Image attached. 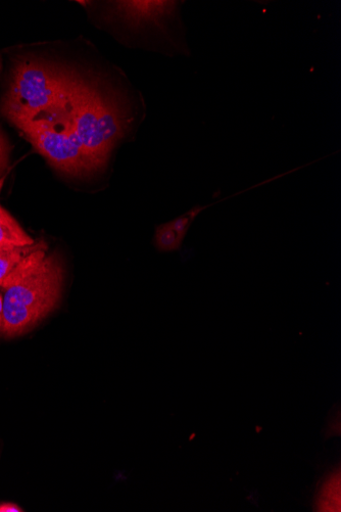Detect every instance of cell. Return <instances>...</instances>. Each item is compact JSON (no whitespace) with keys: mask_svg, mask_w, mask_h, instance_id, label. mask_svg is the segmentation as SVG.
<instances>
[{"mask_svg":"<svg viewBox=\"0 0 341 512\" xmlns=\"http://www.w3.org/2000/svg\"><path fill=\"white\" fill-rule=\"evenodd\" d=\"M16 127L56 169L73 176L99 170L84 150L67 110L54 119H37Z\"/></svg>","mask_w":341,"mask_h":512,"instance_id":"4","label":"cell"},{"mask_svg":"<svg viewBox=\"0 0 341 512\" xmlns=\"http://www.w3.org/2000/svg\"><path fill=\"white\" fill-rule=\"evenodd\" d=\"M10 153L11 149L7 138L0 130V177H2L10 166Z\"/></svg>","mask_w":341,"mask_h":512,"instance_id":"10","label":"cell"},{"mask_svg":"<svg viewBox=\"0 0 341 512\" xmlns=\"http://www.w3.org/2000/svg\"><path fill=\"white\" fill-rule=\"evenodd\" d=\"M24 511L19 505L11 502L0 503V512H22Z\"/></svg>","mask_w":341,"mask_h":512,"instance_id":"11","label":"cell"},{"mask_svg":"<svg viewBox=\"0 0 341 512\" xmlns=\"http://www.w3.org/2000/svg\"><path fill=\"white\" fill-rule=\"evenodd\" d=\"M64 267L54 253L4 291V322L0 336L14 339L30 332L59 305Z\"/></svg>","mask_w":341,"mask_h":512,"instance_id":"1","label":"cell"},{"mask_svg":"<svg viewBox=\"0 0 341 512\" xmlns=\"http://www.w3.org/2000/svg\"><path fill=\"white\" fill-rule=\"evenodd\" d=\"M34 243L19 222L0 206V246H30Z\"/></svg>","mask_w":341,"mask_h":512,"instance_id":"7","label":"cell"},{"mask_svg":"<svg viewBox=\"0 0 341 512\" xmlns=\"http://www.w3.org/2000/svg\"><path fill=\"white\" fill-rule=\"evenodd\" d=\"M204 207H194L189 212L177 217L169 222L172 228L177 232V235L184 240L189 227L194 219L204 210Z\"/></svg>","mask_w":341,"mask_h":512,"instance_id":"9","label":"cell"},{"mask_svg":"<svg viewBox=\"0 0 341 512\" xmlns=\"http://www.w3.org/2000/svg\"><path fill=\"white\" fill-rule=\"evenodd\" d=\"M43 242L30 246H0V289L5 291L47 255Z\"/></svg>","mask_w":341,"mask_h":512,"instance_id":"5","label":"cell"},{"mask_svg":"<svg viewBox=\"0 0 341 512\" xmlns=\"http://www.w3.org/2000/svg\"><path fill=\"white\" fill-rule=\"evenodd\" d=\"M4 322V297L0 295V332H2Z\"/></svg>","mask_w":341,"mask_h":512,"instance_id":"12","label":"cell"},{"mask_svg":"<svg viewBox=\"0 0 341 512\" xmlns=\"http://www.w3.org/2000/svg\"><path fill=\"white\" fill-rule=\"evenodd\" d=\"M73 77L46 62L18 63L3 101V114L15 126L55 118L67 110L68 89Z\"/></svg>","mask_w":341,"mask_h":512,"instance_id":"2","label":"cell"},{"mask_svg":"<svg viewBox=\"0 0 341 512\" xmlns=\"http://www.w3.org/2000/svg\"><path fill=\"white\" fill-rule=\"evenodd\" d=\"M67 111L89 158L97 168L105 167L125 132L117 108L74 76L68 89Z\"/></svg>","mask_w":341,"mask_h":512,"instance_id":"3","label":"cell"},{"mask_svg":"<svg viewBox=\"0 0 341 512\" xmlns=\"http://www.w3.org/2000/svg\"><path fill=\"white\" fill-rule=\"evenodd\" d=\"M115 4L123 18L137 25L156 22L171 14L175 7V3L172 2H117Z\"/></svg>","mask_w":341,"mask_h":512,"instance_id":"6","label":"cell"},{"mask_svg":"<svg viewBox=\"0 0 341 512\" xmlns=\"http://www.w3.org/2000/svg\"><path fill=\"white\" fill-rule=\"evenodd\" d=\"M182 239L170 223L160 225L156 230L155 244L162 252H173L180 248Z\"/></svg>","mask_w":341,"mask_h":512,"instance_id":"8","label":"cell"}]
</instances>
